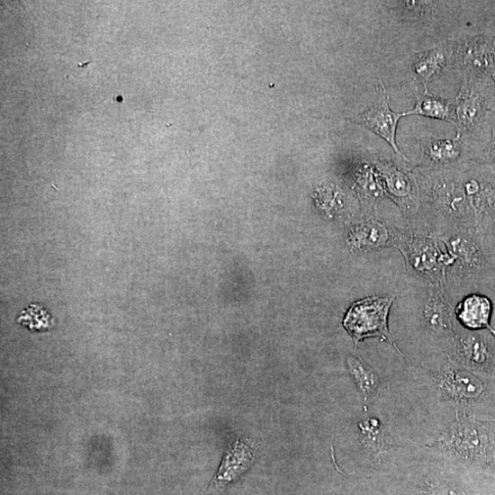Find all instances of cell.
I'll return each mask as SVG.
<instances>
[{
  "mask_svg": "<svg viewBox=\"0 0 495 495\" xmlns=\"http://www.w3.org/2000/svg\"><path fill=\"white\" fill-rule=\"evenodd\" d=\"M19 323L31 330H45L51 327V318L38 305H31L18 320Z\"/></svg>",
  "mask_w": 495,
  "mask_h": 495,
  "instance_id": "cell-23",
  "label": "cell"
},
{
  "mask_svg": "<svg viewBox=\"0 0 495 495\" xmlns=\"http://www.w3.org/2000/svg\"><path fill=\"white\" fill-rule=\"evenodd\" d=\"M493 290H494V292H495V277H494V285H493Z\"/></svg>",
  "mask_w": 495,
  "mask_h": 495,
  "instance_id": "cell-25",
  "label": "cell"
},
{
  "mask_svg": "<svg viewBox=\"0 0 495 495\" xmlns=\"http://www.w3.org/2000/svg\"><path fill=\"white\" fill-rule=\"evenodd\" d=\"M465 165L434 171L414 167L420 205L410 228L436 238L459 230H478L473 197L465 182Z\"/></svg>",
  "mask_w": 495,
  "mask_h": 495,
  "instance_id": "cell-1",
  "label": "cell"
},
{
  "mask_svg": "<svg viewBox=\"0 0 495 495\" xmlns=\"http://www.w3.org/2000/svg\"><path fill=\"white\" fill-rule=\"evenodd\" d=\"M389 4L396 18L407 22H418L429 19L437 14L442 3L408 0V2L389 3Z\"/></svg>",
  "mask_w": 495,
  "mask_h": 495,
  "instance_id": "cell-18",
  "label": "cell"
},
{
  "mask_svg": "<svg viewBox=\"0 0 495 495\" xmlns=\"http://www.w3.org/2000/svg\"><path fill=\"white\" fill-rule=\"evenodd\" d=\"M392 296H372L356 302L343 320V326L357 345L368 338H379L400 351L393 343L388 329V317Z\"/></svg>",
  "mask_w": 495,
  "mask_h": 495,
  "instance_id": "cell-5",
  "label": "cell"
},
{
  "mask_svg": "<svg viewBox=\"0 0 495 495\" xmlns=\"http://www.w3.org/2000/svg\"><path fill=\"white\" fill-rule=\"evenodd\" d=\"M348 364L359 389L366 396L371 394L378 384V376L374 371L361 358L354 356L348 357Z\"/></svg>",
  "mask_w": 495,
  "mask_h": 495,
  "instance_id": "cell-22",
  "label": "cell"
},
{
  "mask_svg": "<svg viewBox=\"0 0 495 495\" xmlns=\"http://www.w3.org/2000/svg\"><path fill=\"white\" fill-rule=\"evenodd\" d=\"M373 162L382 183L386 196L401 211L412 226L418 217L419 187L414 167L403 161L376 157Z\"/></svg>",
  "mask_w": 495,
  "mask_h": 495,
  "instance_id": "cell-4",
  "label": "cell"
},
{
  "mask_svg": "<svg viewBox=\"0 0 495 495\" xmlns=\"http://www.w3.org/2000/svg\"><path fill=\"white\" fill-rule=\"evenodd\" d=\"M474 209L477 229L482 237L495 231V171L483 165L481 189L475 197Z\"/></svg>",
  "mask_w": 495,
  "mask_h": 495,
  "instance_id": "cell-15",
  "label": "cell"
},
{
  "mask_svg": "<svg viewBox=\"0 0 495 495\" xmlns=\"http://www.w3.org/2000/svg\"><path fill=\"white\" fill-rule=\"evenodd\" d=\"M421 158L415 167L424 171L453 169L468 163L465 159L466 144L457 134L455 139H441L424 135L418 138Z\"/></svg>",
  "mask_w": 495,
  "mask_h": 495,
  "instance_id": "cell-10",
  "label": "cell"
},
{
  "mask_svg": "<svg viewBox=\"0 0 495 495\" xmlns=\"http://www.w3.org/2000/svg\"><path fill=\"white\" fill-rule=\"evenodd\" d=\"M488 124L490 128V140L483 148V150L477 156L474 162L495 171V112H490L489 115Z\"/></svg>",
  "mask_w": 495,
  "mask_h": 495,
  "instance_id": "cell-24",
  "label": "cell"
},
{
  "mask_svg": "<svg viewBox=\"0 0 495 495\" xmlns=\"http://www.w3.org/2000/svg\"><path fill=\"white\" fill-rule=\"evenodd\" d=\"M490 286L464 294L460 302L455 306V319L465 328L470 330L487 329L495 336V329L490 326L493 310L492 300L484 293V291H482Z\"/></svg>",
  "mask_w": 495,
  "mask_h": 495,
  "instance_id": "cell-13",
  "label": "cell"
},
{
  "mask_svg": "<svg viewBox=\"0 0 495 495\" xmlns=\"http://www.w3.org/2000/svg\"><path fill=\"white\" fill-rule=\"evenodd\" d=\"M379 87L378 101L365 112L350 119V121L382 138L396 154L406 162H410L400 151L398 143H396V130H398L400 121L406 117V112H392L390 109V95L382 81L379 82Z\"/></svg>",
  "mask_w": 495,
  "mask_h": 495,
  "instance_id": "cell-9",
  "label": "cell"
},
{
  "mask_svg": "<svg viewBox=\"0 0 495 495\" xmlns=\"http://www.w3.org/2000/svg\"><path fill=\"white\" fill-rule=\"evenodd\" d=\"M458 445L466 455L472 457L485 456L490 443L486 431L478 425L466 426L459 434Z\"/></svg>",
  "mask_w": 495,
  "mask_h": 495,
  "instance_id": "cell-20",
  "label": "cell"
},
{
  "mask_svg": "<svg viewBox=\"0 0 495 495\" xmlns=\"http://www.w3.org/2000/svg\"><path fill=\"white\" fill-rule=\"evenodd\" d=\"M454 356L472 367H487L495 362V341L483 334L463 331L453 337Z\"/></svg>",
  "mask_w": 495,
  "mask_h": 495,
  "instance_id": "cell-14",
  "label": "cell"
},
{
  "mask_svg": "<svg viewBox=\"0 0 495 495\" xmlns=\"http://www.w3.org/2000/svg\"><path fill=\"white\" fill-rule=\"evenodd\" d=\"M348 245L356 253L380 251L393 246L392 230L377 212L354 226L348 234Z\"/></svg>",
  "mask_w": 495,
  "mask_h": 495,
  "instance_id": "cell-11",
  "label": "cell"
},
{
  "mask_svg": "<svg viewBox=\"0 0 495 495\" xmlns=\"http://www.w3.org/2000/svg\"><path fill=\"white\" fill-rule=\"evenodd\" d=\"M392 244L401 252L407 271L425 284H446L453 259L440 247V240L408 227L392 228Z\"/></svg>",
  "mask_w": 495,
  "mask_h": 495,
  "instance_id": "cell-2",
  "label": "cell"
},
{
  "mask_svg": "<svg viewBox=\"0 0 495 495\" xmlns=\"http://www.w3.org/2000/svg\"><path fill=\"white\" fill-rule=\"evenodd\" d=\"M422 318L426 327L439 337L454 336V299L446 284H425Z\"/></svg>",
  "mask_w": 495,
  "mask_h": 495,
  "instance_id": "cell-8",
  "label": "cell"
},
{
  "mask_svg": "<svg viewBox=\"0 0 495 495\" xmlns=\"http://www.w3.org/2000/svg\"><path fill=\"white\" fill-rule=\"evenodd\" d=\"M452 63L451 40L414 55L410 64V76L418 86L423 87V92H428V86L430 81Z\"/></svg>",
  "mask_w": 495,
  "mask_h": 495,
  "instance_id": "cell-12",
  "label": "cell"
},
{
  "mask_svg": "<svg viewBox=\"0 0 495 495\" xmlns=\"http://www.w3.org/2000/svg\"><path fill=\"white\" fill-rule=\"evenodd\" d=\"M452 66L464 79L492 78L495 75V36L476 34L452 40Z\"/></svg>",
  "mask_w": 495,
  "mask_h": 495,
  "instance_id": "cell-6",
  "label": "cell"
},
{
  "mask_svg": "<svg viewBox=\"0 0 495 495\" xmlns=\"http://www.w3.org/2000/svg\"><path fill=\"white\" fill-rule=\"evenodd\" d=\"M417 101L413 110L406 112L407 116H423L445 122L456 127L457 116L454 101L439 97L428 92L419 93L417 90Z\"/></svg>",
  "mask_w": 495,
  "mask_h": 495,
  "instance_id": "cell-17",
  "label": "cell"
},
{
  "mask_svg": "<svg viewBox=\"0 0 495 495\" xmlns=\"http://www.w3.org/2000/svg\"><path fill=\"white\" fill-rule=\"evenodd\" d=\"M316 200L320 209L329 218H335L344 212L346 206V195L334 184H326L319 187Z\"/></svg>",
  "mask_w": 495,
  "mask_h": 495,
  "instance_id": "cell-21",
  "label": "cell"
},
{
  "mask_svg": "<svg viewBox=\"0 0 495 495\" xmlns=\"http://www.w3.org/2000/svg\"><path fill=\"white\" fill-rule=\"evenodd\" d=\"M457 134L467 145L495 112V85L492 78L464 79L454 99Z\"/></svg>",
  "mask_w": 495,
  "mask_h": 495,
  "instance_id": "cell-3",
  "label": "cell"
},
{
  "mask_svg": "<svg viewBox=\"0 0 495 495\" xmlns=\"http://www.w3.org/2000/svg\"><path fill=\"white\" fill-rule=\"evenodd\" d=\"M356 186L365 215L377 212L378 202L387 197L382 183L373 162L361 164L355 171Z\"/></svg>",
  "mask_w": 495,
  "mask_h": 495,
  "instance_id": "cell-16",
  "label": "cell"
},
{
  "mask_svg": "<svg viewBox=\"0 0 495 495\" xmlns=\"http://www.w3.org/2000/svg\"><path fill=\"white\" fill-rule=\"evenodd\" d=\"M444 379L446 390L458 399L472 400L482 392L479 380L467 373L452 371Z\"/></svg>",
  "mask_w": 495,
  "mask_h": 495,
  "instance_id": "cell-19",
  "label": "cell"
},
{
  "mask_svg": "<svg viewBox=\"0 0 495 495\" xmlns=\"http://www.w3.org/2000/svg\"><path fill=\"white\" fill-rule=\"evenodd\" d=\"M492 79H493V82H494V85H495V75L493 76Z\"/></svg>",
  "mask_w": 495,
  "mask_h": 495,
  "instance_id": "cell-26",
  "label": "cell"
},
{
  "mask_svg": "<svg viewBox=\"0 0 495 495\" xmlns=\"http://www.w3.org/2000/svg\"><path fill=\"white\" fill-rule=\"evenodd\" d=\"M261 446L260 440L251 437L234 436L230 439L208 492H220L249 471L259 456Z\"/></svg>",
  "mask_w": 495,
  "mask_h": 495,
  "instance_id": "cell-7",
  "label": "cell"
}]
</instances>
